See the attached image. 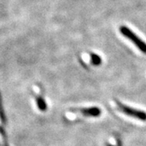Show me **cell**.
I'll return each mask as SVG.
<instances>
[{
  "label": "cell",
  "instance_id": "obj_1",
  "mask_svg": "<svg viewBox=\"0 0 146 146\" xmlns=\"http://www.w3.org/2000/svg\"><path fill=\"white\" fill-rule=\"evenodd\" d=\"M119 31L125 37L129 39L131 42H133L140 50L146 54V43L143 42L136 33H134L131 29H129L127 27L124 26V25L120 27Z\"/></svg>",
  "mask_w": 146,
  "mask_h": 146
},
{
  "label": "cell",
  "instance_id": "obj_2",
  "mask_svg": "<svg viewBox=\"0 0 146 146\" xmlns=\"http://www.w3.org/2000/svg\"><path fill=\"white\" fill-rule=\"evenodd\" d=\"M117 106L119 108V110L124 113L125 115L131 116L132 118H135L137 119L141 120V121H146V113L142 111V110H139L134 109L129 107L127 106H125L121 102H117Z\"/></svg>",
  "mask_w": 146,
  "mask_h": 146
},
{
  "label": "cell",
  "instance_id": "obj_3",
  "mask_svg": "<svg viewBox=\"0 0 146 146\" xmlns=\"http://www.w3.org/2000/svg\"><path fill=\"white\" fill-rule=\"evenodd\" d=\"M80 113H82L85 116H93V117H98L101 115L102 111L98 107H89V108H83L80 110Z\"/></svg>",
  "mask_w": 146,
  "mask_h": 146
},
{
  "label": "cell",
  "instance_id": "obj_4",
  "mask_svg": "<svg viewBox=\"0 0 146 146\" xmlns=\"http://www.w3.org/2000/svg\"><path fill=\"white\" fill-rule=\"evenodd\" d=\"M91 62L95 66H98L102 63V59L98 55H97L95 54H91Z\"/></svg>",
  "mask_w": 146,
  "mask_h": 146
}]
</instances>
